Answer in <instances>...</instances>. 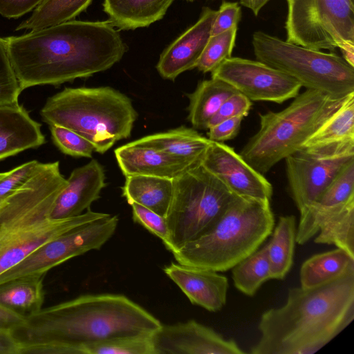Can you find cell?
<instances>
[{"label": "cell", "mask_w": 354, "mask_h": 354, "mask_svg": "<svg viewBox=\"0 0 354 354\" xmlns=\"http://www.w3.org/2000/svg\"><path fill=\"white\" fill-rule=\"evenodd\" d=\"M5 39L21 91L104 71L128 50L109 21L71 20Z\"/></svg>", "instance_id": "cell-1"}, {"label": "cell", "mask_w": 354, "mask_h": 354, "mask_svg": "<svg viewBox=\"0 0 354 354\" xmlns=\"http://www.w3.org/2000/svg\"><path fill=\"white\" fill-rule=\"evenodd\" d=\"M160 321L123 295H83L26 317L12 333L20 353L84 354L85 346L123 336L153 333Z\"/></svg>", "instance_id": "cell-2"}, {"label": "cell", "mask_w": 354, "mask_h": 354, "mask_svg": "<svg viewBox=\"0 0 354 354\" xmlns=\"http://www.w3.org/2000/svg\"><path fill=\"white\" fill-rule=\"evenodd\" d=\"M354 319V272L310 288H291L286 303L261 316L252 354H313Z\"/></svg>", "instance_id": "cell-3"}, {"label": "cell", "mask_w": 354, "mask_h": 354, "mask_svg": "<svg viewBox=\"0 0 354 354\" xmlns=\"http://www.w3.org/2000/svg\"><path fill=\"white\" fill-rule=\"evenodd\" d=\"M67 185L59 161L40 162L37 170L0 205V274L62 233L107 214L91 209L71 218L53 219L55 201Z\"/></svg>", "instance_id": "cell-4"}, {"label": "cell", "mask_w": 354, "mask_h": 354, "mask_svg": "<svg viewBox=\"0 0 354 354\" xmlns=\"http://www.w3.org/2000/svg\"><path fill=\"white\" fill-rule=\"evenodd\" d=\"M274 226L269 201L236 196L205 234L172 254L179 263L225 272L256 251Z\"/></svg>", "instance_id": "cell-5"}, {"label": "cell", "mask_w": 354, "mask_h": 354, "mask_svg": "<svg viewBox=\"0 0 354 354\" xmlns=\"http://www.w3.org/2000/svg\"><path fill=\"white\" fill-rule=\"evenodd\" d=\"M40 115L48 125L79 133L100 153L129 138L137 118L131 100L109 86L65 88L47 99Z\"/></svg>", "instance_id": "cell-6"}, {"label": "cell", "mask_w": 354, "mask_h": 354, "mask_svg": "<svg viewBox=\"0 0 354 354\" xmlns=\"http://www.w3.org/2000/svg\"><path fill=\"white\" fill-rule=\"evenodd\" d=\"M345 98L337 99L306 89L284 109L259 113V129L239 154L261 174L268 172L281 160L301 149Z\"/></svg>", "instance_id": "cell-7"}, {"label": "cell", "mask_w": 354, "mask_h": 354, "mask_svg": "<svg viewBox=\"0 0 354 354\" xmlns=\"http://www.w3.org/2000/svg\"><path fill=\"white\" fill-rule=\"evenodd\" d=\"M165 220L171 253L205 234L236 196L201 164L173 179Z\"/></svg>", "instance_id": "cell-8"}, {"label": "cell", "mask_w": 354, "mask_h": 354, "mask_svg": "<svg viewBox=\"0 0 354 354\" xmlns=\"http://www.w3.org/2000/svg\"><path fill=\"white\" fill-rule=\"evenodd\" d=\"M257 60L290 76L306 89L337 99L354 93V67L334 53L282 40L263 31L252 40Z\"/></svg>", "instance_id": "cell-9"}, {"label": "cell", "mask_w": 354, "mask_h": 354, "mask_svg": "<svg viewBox=\"0 0 354 354\" xmlns=\"http://www.w3.org/2000/svg\"><path fill=\"white\" fill-rule=\"evenodd\" d=\"M288 42L334 50L354 44V0H286Z\"/></svg>", "instance_id": "cell-10"}, {"label": "cell", "mask_w": 354, "mask_h": 354, "mask_svg": "<svg viewBox=\"0 0 354 354\" xmlns=\"http://www.w3.org/2000/svg\"><path fill=\"white\" fill-rule=\"evenodd\" d=\"M119 218L104 217L75 227L48 241L0 274V283L25 276H44L53 268L90 250H99L113 235Z\"/></svg>", "instance_id": "cell-11"}, {"label": "cell", "mask_w": 354, "mask_h": 354, "mask_svg": "<svg viewBox=\"0 0 354 354\" xmlns=\"http://www.w3.org/2000/svg\"><path fill=\"white\" fill-rule=\"evenodd\" d=\"M354 158V140L301 148L285 158L290 196L300 214L313 204L330 180Z\"/></svg>", "instance_id": "cell-12"}, {"label": "cell", "mask_w": 354, "mask_h": 354, "mask_svg": "<svg viewBox=\"0 0 354 354\" xmlns=\"http://www.w3.org/2000/svg\"><path fill=\"white\" fill-rule=\"evenodd\" d=\"M250 101L281 104L295 97L301 84L287 74L258 60L231 57L211 72Z\"/></svg>", "instance_id": "cell-13"}, {"label": "cell", "mask_w": 354, "mask_h": 354, "mask_svg": "<svg viewBox=\"0 0 354 354\" xmlns=\"http://www.w3.org/2000/svg\"><path fill=\"white\" fill-rule=\"evenodd\" d=\"M155 354H244L232 339H225L195 320L162 324L151 335Z\"/></svg>", "instance_id": "cell-14"}, {"label": "cell", "mask_w": 354, "mask_h": 354, "mask_svg": "<svg viewBox=\"0 0 354 354\" xmlns=\"http://www.w3.org/2000/svg\"><path fill=\"white\" fill-rule=\"evenodd\" d=\"M201 164L236 196L270 201L272 184L223 142L212 141Z\"/></svg>", "instance_id": "cell-15"}, {"label": "cell", "mask_w": 354, "mask_h": 354, "mask_svg": "<svg viewBox=\"0 0 354 354\" xmlns=\"http://www.w3.org/2000/svg\"><path fill=\"white\" fill-rule=\"evenodd\" d=\"M216 12L203 8L197 21L165 49L156 65L161 77L174 80L183 72L196 68L211 36Z\"/></svg>", "instance_id": "cell-16"}, {"label": "cell", "mask_w": 354, "mask_h": 354, "mask_svg": "<svg viewBox=\"0 0 354 354\" xmlns=\"http://www.w3.org/2000/svg\"><path fill=\"white\" fill-rule=\"evenodd\" d=\"M163 271L192 304L210 312H217L225 305L229 282L218 272L178 262H171Z\"/></svg>", "instance_id": "cell-17"}, {"label": "cell", "mask_w": 354, "mask_h": 354, "mask_svg": "<svg viewBox=\"0 0 354 354\" xmlns=\"http://www.w3.org/2000/svg\"><path fill=\"white\" fill-rule=\"evenodd\" d=\"M106 186L102 166L95 159L75 168L67 178V185L57 197L51 214L53 219L78 216L90 209Z\"/></svg>", "instance_id": "cell-18"}, {"label": "cell", "mask_w": 354, "mask_h": 354, "mask_svg": "<svg viewBox=\"0 0 354 354\" xmlns=\"http://www.w3.org/2000/svg\"><path fill=\"white\" fill-rule=\"evenodd\" d=\"M46 142L41 124L18 104L0 105V160Z\"/></svg>", "instance_id": "cell-19"}, {"label": "cell", "mask_w": 354, "mask_h": 354, "mask_svg": "<svg viewBox=\"0 0 354 354\" xmlns=\"http://www.w3.org/2000/svg\"><path fill=\"white\" fill-rule=\"evenodd\" d=\"M115 156L125 177L142 175L174 179L188 169L170 155L133 142L117 148Z\"/></svg>", "instance_id": "cell-20"}, {"label": "cell", "mask_w": 354, "mask_h": 354, "mask_svg": "<svg viewBox=\"0 0 354 354\" xmlns=\"http://www.w3.org/2000/svg\"><path fill=\"white\" fill-rule=\"evenodd\" d=\"M133 142L163 151L181 161L189 169L201 163L212 140L192 129L180 127Z\"/></svg>", "instance_id": "cell-21"}, {"label": "cell", "mask_w": 354, "mask_h": 354, "mask_svg": "<svg viewBox=\"0 0 354 354\" xmlns=\"http://www.w3.org/2000/svg\"><path fill=\"white\" fill-rule=\"evenodd\" d=\"M174 0H104L109 21L120 30L147 27L162 19Z\"/></svg>", "instance_id": "cell-22"}, {"label": "cell", "mask_w": 354, "mask_h": 354, "mask_svg": "<svg viewBox=\"0 0 354 354\" xmlns=\"http://www.w3.org/2000/svg\"><path fill=\"white\" fill-rule=\"evenodd\" d=\"M122 192L129 205L140 204L165 217L173 196L174 182L157 176H129L126 177Z\"/></svg>", "instance_id": "cell-23"}, {"label": "cell", "mask_w": 354, "mask_h": 354, "mask_svg": "<svg viewBox=\"0 0 354 354\" xmlns=\"http://www.w3.org/2000/svg\"><path fill=\"white\" fill-rule=\"evenodd\" d=\"M352 272H354V257L337 248L315 254L302 263L299 273L300 286L314 288Z\"/></svg>", "instance_id": "cell-24"}, {"label": "cell", "mask_w": 354, "mask_h": 354, "mask_svg": "<svg viewBox=\"0 0 354 354\" xmlns=\"http://www.w3.org/2000/svg\"><path fill=\"white\" fill-rule=\"evenodd\" d=\"M238 92L225 82L211 78L201 82L195 91L188 95V119L198 129H207L212 118L230 96Z\"/></svg>", "instance_id": "cell-25"}, {"label": "cell", "mask_w": 354, "mask_h": 354, "mask_svg": "<svg viewBox=\"0 0 354 354\" xmlns=\"http://www.w3.org/2000/svg\"><path fill=\"white\" fill-rule=\"evenodd\" d=\"M44 276H25L0 283V305L24 317L42 308Z\"/></svg>", "instance_id": "cell-26"}, {"label": "cell", "mask_w": 354, "mask_h": 354, "mask_svg": "<svg viewBox=\"0 0 354 354\" xmlns=\"http://www.w3.org/2000/svg\"><path fill=\"white\" fill-rule=\"evenodd\" d=\"M266 245L270 263L271 279H283L290 271L296 243V218L294 215L281 216Z\"/></svg>", "instance_id": "cell-27"}, {"label": "cell", "mask_w": 354, "mask_h": 354, "mask_svg": "<svg viewBox=\"0 0 354 354\" xmlns=\"http://www.w3.org/2000/svg\"><path fill=\"white\" fill-rule=\"evenodd\" d=\"M354 140V93L304 142L302 148Z\"/></svg>", "instance_id": "cell-28"}, {"label": "cell", "mask_w": 354, "mask_h": 354, "mask_svg": "<svg viewBox=\"0 0 354 354\" xmlns=\"http://www.w3.org/2000/svg\"><path fill=\"white\" fill-rule=\"evenodd\" d=\"M91 2L92 0H43L16 30H37L73 20Z\"/></svg>", "instance_id": "cell-29"}, {"label": "cell", "mask_w": 354, "mask_h": 354, "mask_svg": "<svg viewBox=\"0 0 354 354\" xmlns=\"http://www.w3.org/2000/svg\"><path fill=\"white\" fill-rule=\"evenodd\" d=\"M232 278L237 290L252 297L271 279L266 245L257 250L232 268Z\"/></svg>", "instance_id": "cell-30"}, {"label": "cell", "mask_w": 354, "mask_h": 354, "mask_svg": "<svg viewBox=\"0 0 354 354\" xmlns=\"http://www.w3.org/2000/svg\"><path fill=\"white\" fill-rule=\"evenodd\" d=\"M353 197H354V158L341 167L321 195L310 205L322 207H331L343 203Z\"/></svg>", "instance_id": "cell-31"}, {"label": "cell", "mask_w": 354, "mask_h": 354, "mask_svg": "<svg viewBox=\"0 0 354 354\" xmlns=\"http://www.w3.org/2000/svg\"><path fill=\"white\" fill-rule=\"evenodd\" d=\"M151 334L118 337L89 344L84 347V354H155Z\"/></svg>", "instance_id": "cell-32"}, {"label": "cell", "mask_w": 354, "mask_h": 354, "mask_svg": "<svg viewBox=\"0 0 354 354\" xmlns=\"http://www.w3.org/2000/svg\"><path fill=\"white\" fill-rule=\"evenodd\" d=\"M238 27L210 36L197 64L203 73L213 71L225 59L232 57Z\"/></svg>", "instance_id": "cell-33"}, {"label": "cell", "mask_w": 354, "mask_h": 354, "mask_svg": "<svg viewBox=\"0 0 354 354\" xmlns=\"http://www.w3.org/2000/svg\"><path fill=\"white\" fill-rule=\"evenodd\" d=\"M49 129L53 143L62 153L75 157L92 156L93 145L79 133L56 124L49 125Z\"/></svg>", "instance_id": "cell-34"}, {"label": "cell", "mask_w": 354, "mask_h": 354, "mask_svg": "<svg viewBox=\"0 0 354 354\" xmlns=\"http://www.w3.org/2000/svg\"><path fill=\"white\" fill-rule=\"evenodd\" d=\"M21 92L8 54L6 39L0 37V105L18 104Z\"/></svg>", "instance_id": "cell-35"}, {"label": "cell", "mask_w": 354, "mask_h": 354, "mask_svg": "<svg viewBox=\"0 0 354 354\" xmlns=\"http://www.w3.org/2000/svg\"><path fill=\"white\" fill-rule=\"evenodd\" d=\"M40 162L33 160L0 173V205L21 187L35 173Z\"/></svg>", "instance_id": "cell-36"}, {"label": "cell", "mask_w": 354, "mask_h": 354, "mask_svg": "<svg viewBox=\"0 0 354 354\" xmlns=\"http://www.w3.org/2000/svg\"><path fill=\"white\" fill-rule=\"evenodd\" d=\"M130 205L131 206L132 218L134 222L140 224L150 233L161 239L165 248H167L169 244V230L165 217L140 204L132 203Z\"/></svg>", "instance_id": "cell-37"}, {"label": "cell", "mask_w": 354, "mask_h": 354, "mask_svg": "<svg viewBox=\"0 0 354 354\" xmlns=\"http://www.w3.org/2000/svg\"><path fill=\"white\" fill-rule=\"evenodd\" d=\"M251 102L247 97L239 92L232 95L225 100L212 118L209 122L207 129L225 120L237 116H246L252 106Z\"/></svg>", "instance_id": "cell-38"}, {"label": "cell", "mask_w": 354, "mask_h": 354, "mask_svg": "<svg viewBox=\"0 0 354 354\" xmlns=\"http://www.w3.org/2000/svg\"><path fill=\"white\" fill-rule=\"evenodd\" d=\"M241 18V8L237 2H230L225 0L216 12L211 36L225 32L231 28L237 27Z\"/></svg>", "instance_id": "cell-39"}, {"label": "cell", "mask_w": 354, "mask_h": 354, "mask_svg": "<svg viewBox=\"0 0 354 354\" xmlns=\"http://www.w3.org/2000/svg\"><path fill=\"white\" fill-rule=\"evenodd\" d=\"M244 117L237 116L225 120L208 129V138L214 142H223L235 138L239 132Z\"/></svg>", "instance_id": "cell-40"}, {"label": "cell", "mask_w": 354, "mask_h": 354, "mask_svg": "<svg viewBox=\"0 0 354 354\" xmlns=\"http://www.w3.org/2000/svg\"><path fill=\"white\" fill-rule=\"evenodd\" d=\"M43 0H0V15L17 19L36 8Z\"/></svg>", "instance_id": "cell-41"}, {"label": "cell", "mask_w": 354, "mask_h": 354, "mask_svg": "<svg viewBox=\"0 0 354 354\" xmlns=\"http://www.w3.org/2000/svg\"><path fill=\"white\" fill-rule=\"evenodd\" d=\"M26 317L0 305V330L12 333L25 322Z\"/></svg>", "instance_id": "cell-42"}, {"label": "cell", "mask_w": 354, "mask_h": 354, "mask_svg": "<svg viewBox=\"0 0 354 354\" xmlns=\"http://www.w3.org/2000/svg\"><path fill=\"white\" fill-rule=\"evenodd\" d=\"M20 345L11 332L0 330V354H19Z\"/></svg>", "instance_id": "cell-43"}, {"label": "cell", "mask_w": 354, "mask_h": 354, "mask_svg": "<svg viewBox=\"0 0 354 354\" xmlns=\"http://www.w3.org/2000/svg\"><path fill=\"white\" fill-rule=\"evenodd\" d=\"M270 0H240V4L251 10L255 16H257L261 8Z\"/></svg>", "instance_id": "cell-44"}, {"label": "cell", "mask_w": 354, "mask_h": 354, "mask_svg": "<svg viewBox=\"0 0 354 354\" xmlns=\"http://www.w3.org/2000/svg\"><path fill=\"white\" fill-rule=\"evenodd\" d=\"M339 48L342 51L344 60L354 67V44H345Z\"/></svg>", "instance_id": "cell-45"}, {"label": "cell", "mask_w": 354, "mask_h": 354, "mask_svg": "<svg viewBox=\"0 0 354 354\" xmlns=\"http://www.w3.org/2000/svg\"><path fill=\"white\" fill-rule=\"evenodd\" d=\"M185 1H187L188 2H192L194 0H185Z\"/></svg>", "instance_id": "cell-46"}]
</instances>
